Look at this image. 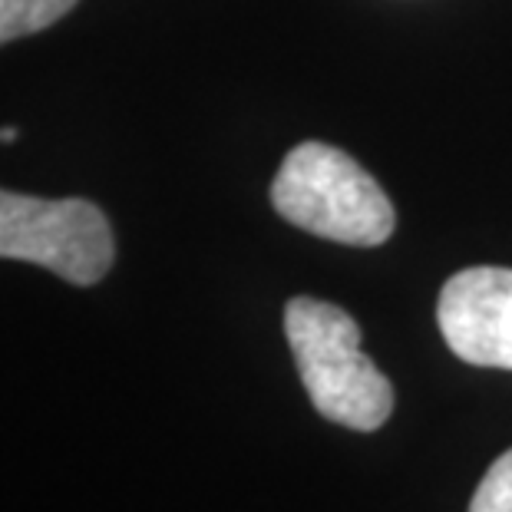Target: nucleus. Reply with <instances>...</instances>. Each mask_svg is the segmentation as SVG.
Here are the masks:
<instances>
[{
  "label": "nucleus",
  "mask_w": 512,
  "mask_h": 512,
  "mask_svg": "<svg viewBox=\"0 0 512 512\" xmlns=\"http://www.w3.org/2000/svg\"><path fill=\"white\" fill-rule=\"evenodd\" d=\"M271 205L304 232L357 248L384 245L397 225L380 182L328 143H301L288 152L271 182Z\"/></svg>",
  "instance_id": "f03ea898"
},
{
  "label": "nucleus",
  "mask_w": 512,
  "mask_h": 512,
  "mask_svg": "<svg viewBox=\"0 0 512 512\" xmlns=\"http://www.w3.org/2000/svg\"><path fill=\"white\" fill-rule=\"evenodd\" d=\"M285 334L314 410L341 427L370 433L394 410V387L361 351V328L337 304L291 298Z\"/></svg>",
  "instance_id": "f257e3e1"
},
{
  "label": "nucleus",
  "mask_w": 512,
  "mask_h": 512,
  "mask_svg": "<svg viewBox=\"0 0 512 512\" xmlns=\"http://www.w3.org/2000/svg\"><path fill=\"white\" fill-rule=\"evenodd\" d=\"M14 139H17V129H14V126H4V129H0V143H14Z\"/></svg>",
  "instance_id": "0eeeda50"
},
{
  "label": "nucleus",
  "mask_w": 512,
  "mask_h": 512,
  "mask_svg": "<svg viewBox=\"0 0 512 512\" xmlns=\"http://www.w3.org/2000/svg\"><path fill=\"white\" fill-rule=\"evenodd\" d=\"M0 258L40 265L86 288L113 268L116 242L110 219L93 202L0 189Z\"/></svg>",
  "instance_id": "7ed1b4c3"
},
{
  "label": "nucleus",
  "mask_w": 512,
  "mask_h": 512,
  "mask_svg": "<svg viewBox=\"0 0 512 512\" xmlns=\"http://www.w3.org/2000/svg\"><path fill=\"white\" fill-rule=\"evenodd\" d=\"M76 4L80 0H0V43L40 34Z\"/></svg>",
  "instance_id": "39448f33"
},
{
  "label": "nucleus",
  "mask_w": 512,
  "mask_h": 512,
  "mask_svg": "<svg viewBox=\"0 0 512 512\" xmlns=\"http://www.w3.org/2000/svg\"><path fill=\"white\" fill-rule=\"evenodd\" d=\"M470 512H512V450H506L479 479Z\"/></svg>",
  "instance_id": "423d86ee"
},
{
  "label": "nucleus",
  "mask_w": 512,
  "mask_h": 512,
  "mask_svg": "<svg viewBox=\"0 0 512 512\" xmlns=\"http://www.w3.org/2000/svg\"><path fill=\"white\" fill-rule=\"evenodd\" d=\"M437 324L466 364L512 370V268H463L440 291Z\"/></svg>",
  "instance_id": "20e7f679"
}]
</instances>
